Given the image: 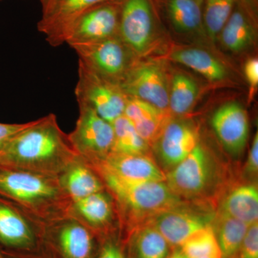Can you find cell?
<instances>
[{
  "label": "cell",
  "mask_w": 258,
  "mask_h": 258,
  "mask_svg": "<svg viewBox=\"0 0 258 258\" xmlns=\"http://www.w3.org/2000/svg\"><path fill=\"white\" fill-rule=\"evenodd\" d=\"M80 157L55 114L32 120L0 150V165L59 176Z\"/></svg>",
  "instance_id": "obj_1"
},
{
  "label": "cell",
  "mask_w": 258,
  "mask_h": 258,
  "mask_svg": "<svg viewBox=\"0 0 258 258\" xmlns=\"http://www.w3.org/2000/svg\"><path fill=\"white\" fill-rule=\"evenodd\" d=\"M0 198L23 212L40 230L71 217L72 201L59 176L0 165Z\"/></svg>",
  "instance_id": "obj_2"
},
{
  "label": "cell",
  "mask_w": 258,
  "mask_h": 258,
  "mask_svg": "<svg viewBox=\"0 0 258 258\" xmlns=\"http://www.w3.org/2000/svg\"><path fill=\"white\" fill-rule=\"evenodd\" d=\"M91 167L111 191L121 210L134 219L132 228L159 212L188 205L186 200L169 189L165 181H131L101 168Z\"/></svg>",
  "instance_id": "obj_3"
},
{
  "label": "cell",
  "mask_w": 258,
  "mask_h": 258,
  "mask_svg": "<svg viewBox=\"0 0 258 258\" xmlns=\"http://www.w3.org/2000/svg\"><path fill=\"white\" fill-rule=\"evenodd\" d=\"M218 177V168L212 154L199 142L184 160L166 173V184L183 200H198L212 189Z\"/></svg>",
  "instance_id": "obj_4"
},
{
  "label": "cell",
  "mask_w": 258,
  "mask_h": 258,
  "mask_svg": "<svg viewBox=\"0 0 258 258\" xmlns=\"http://www.w3.org/2000/svg\"><path fill=\"white\" fill-rule=\"evenodd\" d=\"M78 73L75 91L78 103L88 105L109 123L123 115L128 96L119 85L101 77L81 61Z\"/></svg>",
  "instance_id": "obj_5"
},
{
  "label": "cell",
  "mask_w": 258,
  "mask_h": 258,
  "mask_svg": "<svg viewBox=\"0 0 258 258\" xmlns=\"http://www.w3.org/2000/svg\"><path fill=\"white\" fill-rule=\"evenodd\" d=\"M71 47L79 56V61L101 77L118 85L135 62V54L118 35Z\"/></svg>",
  "instance_id": "obj_6"
},
{
  "label": "cell",
  "mask_w": 258,
  "mask_h": 258,
  "mask_svg": "<svg viewBox=\"0 0 258 258\" xmlns=\"http://www.w3.org/2000/svg\"><path fill=\"white\" fill-rule=\"evenodd\" d=\"M79 118L69 135L70 142L86 162L101 160L111 153L113 147V125L88 105L79 103Z\"/></svg>",
  "instance_id": "obj_7"
},
{
  "label": "cell",
  "mask_w": 258,
  "mask_h": 258,
  "mask_svg": "<svg viewBox=\"0 0 258 258\" xmlns=\"http://www.w3.org/2000/svg\"><path fill=\"white\" fill-rule=\"evenodd\" d=\"M118 37L135 55H144L150 50L155 37L150 0H121Z\"/></svg>",
  "instance_id": "obj_8"
},
{
  "label": "cell",
  "mask_w": 258,
  "mask_h": 258,
  "mask_svg": "<svg viewBox=\"0 0 258 258\" xmlns=\"http://www.w3.org/2000/svg\"><path fill=\"white\" fill-rule=\"evenodd\" d=\"M96 236L86 225L69 217L45 228L42 240L58 258H96Z\"/></svg>",
  "instance_id": "obj_9"
},
{
  "label": "cell",
  "mask_w": 258,
  "mask_h": 258,
  "mask_svg": "<svg viewBox=\"0 0 258 258\" xmlns=\"http://www.w3.org/2000/svg\"><path fill=\"white\" fill-rule=\"evenodd\" d=\"M119 87L127 96L169 111V83L164 69L157 62H134L120 81Z\"/></svg>",
  "instance_id": "obj_10"
},
{
  "label": "cell",
  "mask_w": 258,
  "mask_h": 258,
  "mask_svg": "<svg viewBox=\"0 0 258 258\" xmlns=\"http://www.w3.org/2000/svg\"><path fill=\"white\" fill-rule=\"evenodd\" d=\"M120 5L121 0H111L88 10L71 27L66 43L72 47L118 36Z\"/></svg>",
  "instance_id": "obj_11"
},
{
  "label": "cell",
  "mask_w": 258,
  "mask_h": 258,
  "mask_svg": "<svg viewBox=\"0 0 258 258\" xmlns=\"http://www.w3.org/2000/svg\"><path fill=\"white\" fill-rule=\"evenodd\" d=\"M214 217L215 215L198 212L186 205L159 212L142 223L154 227L170 247H179L197 231L212 225Z\"/></svg>",
  "instance_id": "obj_12"
},
{
  "label": "cell",
  "mask_w": 258,
  "mask_h": 258,
  "mask_svg": "<svg viewBox=\"0 0 258 258\" xmlns=\"http://www.w3.org/2000/svg\"><path fill=\"white\" fill-rule=\"evenodd\" d=\"M43 231L16 207L0 198V247L15 251L32 250L42 242Z\"/></svg>",
  "instance_id": "obj_13"
},
{
  "label": "cell",
  "mask_w": 258,
  "mask_h": 258,
  "mask_svg": "<svg viewBox=\"0 0 258 258\" xmlns=\"http://www.w3.org/2000/svg\"><path fill=\"white\" fill-rule=\"evenodd\" d=\"M111 0H55L47 14L42 15L37 30L52 47L66 43L71 27L83 14L96 5Z\"/></svg>",
  "instance_id": "obj_14"
},
{
  "label": "cell",
  "mask_w": 258,
  "mask_h": 258,
  "mask_svg": "<svg viewBox=\"0 0 258 258\" xmlns=\"http://www.w3.org/2000/svg\"><path fill=\"white\" fill-rule=\"evenodd\" d=\"M212 128L226 150L240 154L247 145L249 119L247 111L238 102H227L217 108L211 119Z\"/></svg>",
  "instance_id": "obj_15"
},
{
  "label": "cell",
  "mask_w": 258,
  "mask_h": 258,
  "mask_svg": "<svg viewBox=\"0 0 258 258\" xmlns=\"http://www.w3.org/2000/svg\"><path fill=\"white\" fill-rule=\"evenodd\" d=\"M199 142L198 130L192 123L171 118L154 146L164 165L171 170L192 152Z\"/></svg>",
  "instance_id": "obj_16"
},
{
  "label": "cell",
  "mask_w": 258,
  "mask_h": 258,
  "mask_svg": "<svg viewBox=\"0 0 258 258\" xmlns=\"http://www.w3.org/2000/svg\"><path fill=\"white\" fill-rule=\"evenodd\" d=\"M87 164L131 181H166V173L148 154L130 155L110 153L101 160Z\"/></svg>",
  "instance_id": "obj_17"
},
{
  "label": "cell",
  "mask_w": 258,
  "mask_h": 258,
  "mask_svg": "<svg viewBox=\"0 0 258 258\" xmlns=\"http://www.w3.org/2000/svg\"><path fill=\"white\" fill-rule=\"evenodd\" d=\"M123 115L150 147L156 143L171 118L169 111H164L147 101L128 96Z\"/></svg>",
  "instance_id": "obj_18"
},
{
  "label": "cell",
  "mask_w": 258,
  "mask_h": 258,
  "mask_svg": "<svg viewBox=\"0 0 258 258\" xmlns=\"http://www.w3.org/2000/svg\"><path fill=\"white\" fill-rule=\"evenodd\" d=\"M71 217L79 220L97 235L111 225L113 217L111 199L103 190L73 202Z\"/></svg>",
  "instance_id": "obj_19"
},
{
  "label": "cell",
  "mask_w": 258,
  "mask_h": 258,
  "mask_svg": "<svg viewBox=\"0 0 258 258\" xmlns=\"http://www.w3.org/2000/svg\"><path fill=\"white\" fill-rule=\"evenodd\" d=\"M60 184L71 201L103 191L105 185L96 171L79 157L59 176Z\"/></svg>",
  "instance_id": "obj_20"
},
{
  "label": "cell",
  "mask_w": 258,
  "mask_h": 258,
  "mask_svg": "<svg viewBox=\"0 0 258 258\" xmlns=\"http://www.w3.org/2000/svg\"><path fill=\"white\" fill-rule=\"evenodd\" d=\"M247 225L258 222V188L254 183L234 186L222 202L220 211Z\"/></svg>",
  "instance_id": "obj_21"
},
{
  "label": "cell",
  "mask_w": 258,
  "mask_h": 258,
  "mask_svg": "<svg viewBox=\"0 0 258 258\" xmlns=\"http://www.w3.org/2000/svg\"><path fill=\"white\" fill-rule=\"evenodd\" d=\"M169 57L174 62L183 64L201 75L210 82H220L229 76L225 64L203 49L197 47L176 49L171 52Z\"/></svg>",
  "instance_id": "obj_22"
},
{
  "label": "cell",
  "mask_w": 258,
  "mask_h": 258,
  "mask_svg": "<svg viewBox=\"0 0 258 258\" xmlns=\"http://www.w3.org/2000/svg\"><path fill=\"white\" fill-rule=\"evenodd\" d=\"M127 258H166L170 245L152 225L142 223L132 229L127 240Z\"/></svg>",
  "instance_id": "obj_23"
},
{
  "label": "cell",
  "mask_w": 258,
  "mask_h": 258,
  "mask_svg": "<svg viewBox=\"0 0 258 258\" xmlns=\"http://www.w3.org/2000/svg\"><path fill=\"white\" fill-rule=\"evenodd\" d=\"M254 34L253 25L248 15L243 10L237 8L232 11L219 36L227 50L238 53L252 45Z\"/></svg>",
  "instance_id": "obj_24"
},
{
  "label": "cell",
  "mask_w": 258,
  "mask_h": 258,
  "mask_svg": "<svg viewBox=\"0 0 258 258\" xmlns=\"http://www.w3.org/2000/svg\"><path fill=\"white\" fill-rule=\"evenodd\" d=\"M204 0H167L166 10L173 28L182 34L204 30Z\"/></svg>",
  "instance_id": "obj_25"
},
{
  "label": "cell",
  "mask_w": 258,
  "mask_h": 258,
  "mask_svg": "<svg viewBox=\"0 0 258 258\" xmlns=\"http://www.w3.org/2000/svg\"><path fill=\"white\" fill-rule=\"evenodd\" d=\"M212 226L222 258H237L248 225L218 212L214 217Z\"/></svg>",
  "instance_id": "obj_26"
},
{
  "label": "cell",
  "mask_w": 258,
  "mask_h": 258,
  "mask_svg": "<svg viewBox=\"0 0 258 258\" xmlns=\"http://www.w3.org/2000/svg\"><path fill=\"white\" fill-rule=\"evenodd\" d=\"M198 83L188 75L176 73L169 88V110L174 114L184 115L192 109L198 101Z\"/></svg>",
  "instance_id": "obj_27"
},
{
  "label": "cell",
  "mask_w": 258,
  "mask_h": 258,
  "mask_svg": "<svg viewBox=\"0 0 258 258\" xmlns=\"http://www.w3.org/2000/svg\"><path fill=\"white\" fill-rule=\"evenodd\" d=\"M112 125L114 139L111 153L130 155L149 154L150 146L140 137L124 115L116 118Z\"/></svg>",
  "instance_id": "obj_28"
},
{
  "label": "cell",
  "mask_w": 258,
  "mask_h": 258,
  "mask_svg": "<svg viewBox=\"0 0 258 258\" xmlns=\"http://www.w3.org/2000/svg\"><path fill=\"white\" fill-rule=\"evenodd\" d=\"M235 0H204V30L215 41L233 11Z\"/></svg>",
  "instance_id": "obj_29"
},
{
  "label": "cell",
  "mask_w": 258,
  "mask_h": 258,
  "mask_svg": "<svg viewBox=\"0 0 258 258\" xmlns=\"http://www.w3.org/2000/svg\"><path fill=\"white\" fill-rule=\"evenodd\" d=\"M179 248L188 258H198L215 254L222 255L212 225L197 231L184 241Z\"/></svg>",
  "instance_id": "obj_30"
},
{
  "label": "cell",
  "mask_w": 258,
  "mask_h": 258,
  "mask_svg": "<svg viewBox=\"0 0 258 258\" xmlns=\"http://www.w3.org/2000/svg\"><path fill=\"white\" fill-rule=\"evenodd\" d=\"M237 258H258V222L247 227Z\"/></svg>",
  "instance_id": "obj_31"
},
{
  "label": "cell",
  "mask_w": 258,
  "mask_h": 258,
  "mask_svg": "<svg viewBox=\"0 0 258 258\" xmlns=\"http://www.w3.org/2000/svg\"><path fill=\"white\" fill-rule=\"evenodd\" d=\"M3 252L5 258H58L43 240L38 247L32 250L15 251L3 249Z\"/></svg>",
  "instance_id": "obj_32"
},
{
  "label": "cell",
  "mask_w": 258,
  "mask_h": 258,
  "mask_svg": "<svg viewBox=\"0 0 258 258\" xmlns=\"http://www.w3.org/2000/svg\"><path fill=\"white\" fill-rule=\"evenodd\" d=\"M96 258H127L118 242L106 239L98 247Z\"/></svg>",
  "instance_id": "obj_33"
},
{
  "label": "cell",
  "mask_w": 258,
  "mask_h": 258,
  "mask_svg": "<svg viewBox=\"0 0 258 258\" xmlns=\"http://www.w3.org/2000/svg\"><path fill=\"white\" fill-rule=\"evenodd\" d=\"M244 172L248 177H257L258 174V134L254 135L248 156L244 166Z\"/></svg>",
  "instance_id": "obj_34"
},
{
  "label": "cell",
  "mask_w": 258,
  "mask_h": 258,
  "mask_svg": "<svg viewBox=\"0 0 258 258\" xmlns=\"http://www.w3.org/2000/svg\"><path fill=\"white\" fill-rule=\"evenodd\" d=\"M30 121L23 123H0V150L13 136L26 128Z\"/></svg>",
  "instance_id": "obj_35"
},
{
  "label": "cell",
  "mask_w": 258,
  "mask_h": 258,
  "mask_svg": "<svg viewBox=\"0 0 258 258\" xmlns=\"http://www.w3.org/2000/svg\"><path fill=\"white\" fill-rule=\"evenodd\" d=\"M244 73L251 90H255L258 86L257 58L253 57L246 61L244 66Z\"/></svg>",
  "instance_id": "obj_36"
},
{
  "label": "cell",
  "mask_w": 258,
  "mask_h": 258,
  "mask_svg": "<svg viewBox=\"0 0 258 258\" xmlns=\"http://www.w3.org/2000/svg\"><path fill=\"white\" fill-rule=\"evenodd\" d=\"M55 0H40L42 7V16L47 14L53 6Z\"/></svg>",
  "instance_id": "obj_37"
},
{
  "label": "cell",
  "mask_w": 258,
  "mask_h": 258,
  "mask_svg": "<svg viewBox=\"0 0 258 258\" xmlns=\"http://www.w3.org/2000/svg\"><path fill=\"white\" fill-rule=\"evenodd\" d=\"M166 258H188L184 254V252L181 251L179 247H176L175 249H173L172 252L169 254Z\"/></svg>",
  "instance_id": "obj_38"
},
{
  "label": "cell",
  "mask_w": 258,
  "mask_h": 258,
  "mask_svg": "<svg viewBox=\"0 0 258 258\" xmlns=\"http://www.w3.org/2000/svg\"><path fill=\"white\" fill-rule=\"evenodd\" d=\"M198 258H222L221 254H215V255L203 256Z\"/></svg>",
  "instance_id": "obj_39"
},
{
  "label": "cell",
  "mask_w": 258,
  "mask_h": 258,
  "mask_svg": "<svg viewBox=\"0 0 258 258\" xmlns=\"http://www.w3.org/2000/svg\"><path fill=\"white\" fill-rule=\"evenodd\" d=\"M0 258H5L4 253L3 252V249L0 247Z\"/></svg>",
  "instance_id": "obj_40"
}]
</instances>
